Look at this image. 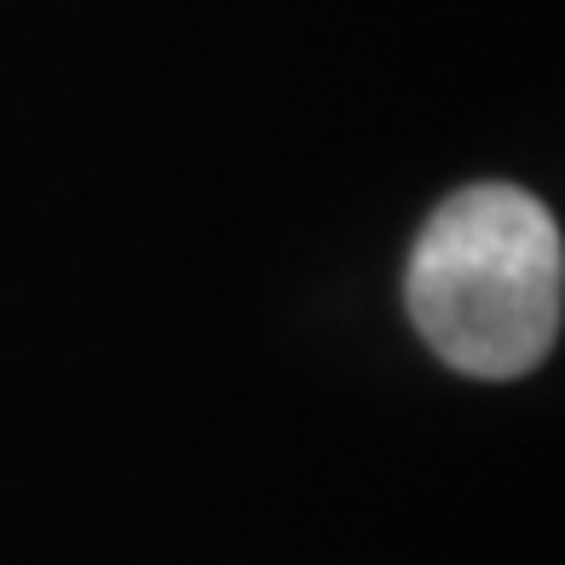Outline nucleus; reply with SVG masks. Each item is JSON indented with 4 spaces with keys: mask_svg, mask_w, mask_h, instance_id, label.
<instances>
[{
    "mask_svg": "<svg viewBox=\"0 0 565 565\" xmlns=\"http://www.w3.org/2000/svg\"><path fill=\"white\" fill-rule=\"evenodd\" d=\"M409 318L450 370L513 381L559 335L565 254L554 214L520 185H468L416 237L404 271Z\"/></svg>",
    "mask_w": 565,
    "mask_h": 565,
    "instance_id": "1",
    "label": "nucleus"
}]
</instances>
